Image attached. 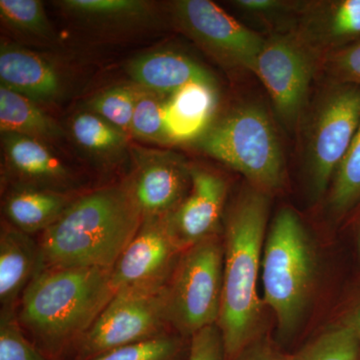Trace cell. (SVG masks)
Masks as SVG:
<instances>
[{
	"mask_svg": "<svg viewBox=\"0 0 360 360\" xmlns=\"http://www.w3.org/2000/svg\"><path fill=\"white\" fill-rule=\"evenodd\" d=\"M143 220L129 176L78 194L37 240L39 269L112 267Z\"/></svg>",
	"mask_w": 360,
	"mask_h": 360,
	"instance_id": "6da1fadb",
	"label": "cell"
},
{
	"mask_svg": "<svg viewBox=\"0 0 360 360\" xmlns=\"http://www.w3.org/2000/svg\"><path fill=\"white\" fill-rule=\"evenodd\" d=\"M112 267L40 269L16 309L27 338L51 360H66L115 291Z\"/></svg>",
	"mask_w": 360,
	"mask_h": 360,
	"instance_id": "7a4b0ae2",
	"label": "cell"
},
{
	"mask_svg": "<svg viewBox=\"0 0 360 360\" xmlns=\"http://www.w3.org/2000/svg\"><path fill=\"white\" fill-rule=\"evenodd\" d=\"M269 194L250 186L241 191L224 219V292L217 326L226 360L257 340L262 321L258 295L269 219Z\"/></svg>",
	"mask_w": 360,
	"mask_h": 360,
	"instance_id": "3957f363",
	"label": "cell"
},
{
	"mask_svg": "<svg viewBox=\"0 0 360 360\" xmlns=\"http://www.w3.org/2000/svg\"><path fill=\"white\" fill-rule=\"evenodd\" d=\"M316 274L315 251L302 219L283 208L265 236L262 260L264 302L276 315L283 338L295 333L311 298Z\"/></svg>",
	"mask_w": 360,
	"mask_h": 360,
	"instance_id": "277c9868",
	"label": "cell"
},
{
	"mask_svg": "<svg viewBox=\"0 0 360 360\" xmlns=\"http://www.w3.org/2000/svg\"><path fill=\"white\" fill-rule=\"evenodd\" d=\"M198 148L236 170L251 186L269 194L281 188L284 160L276 127L259 106L248 104L231 111L198 139Z\"/></svg>",
	"mask_w": 360,
	"mask_h": 360,
	"instance_id": "5b68a950",
	"label": "cell"
},
{
	"mask_svg": "<svg viewBox=\"0 0 360 360\" xmlns=\"http://www.w3.org/2000/svg\"><path fill=\"white\" fill-rule=\"evenodd\" d=\"M224 260L222 234L182 251L167 284V319L174 333L189 340L219 322Z\"/></svg>",
	"mask_w": 360,
	"mask_h": 360,
	"instance_id": "8992f818",
	"label": "cell"
},
{
	"mask_svg": "<svg viewBox=\"0 0 360 360\" xmlns=\"http://www.w3.org/2000/svg\"><path fill=\"white\" fill-rule=\"evenodd\" d=\"M174 333L167 319V285L116 291L66 360H89Z\"/></svg>",
	"mask_w": 360,
	"mask_h": 360,
	"instance_id": "52a82bcc",
	"label": "cell"
},
{
	"mask_svg": "<svg viewBox=\"0 0 360 360\" xmlns=\"http://www.w3.org/2000/svg\"><path fill=\"white\" fill-rule=\"evenodd\" d=\"M360 127V86L328 82L310 112L304 134L305 170L316 198L331 180Z\"/></svg>",
	"mask_w": 360,
	"mask_h": 360,
	"instance_id": "ba28073f",
	"label": "cell"
},
{
	"mask_svg": "<svg viewBox=\"0 0 360 360\" xmlns=\"http://www.w3.org/2000/svg\"><path fill=\"white\" fill-rule=\"evenodd\" d=\"M319 60L290 30L265 39L253 72L269 92L279 120L288 129L300 122Z\"/></svg>",
	"mask_w": 360,
	"mask_h": 360,
	"instance_id": "9c48e42d",
	"label": "cell"
},
{
	"mask_svg": "<svg viewBox=\"0 0 360 360\" xmlns=\"http://www.w3.org/2000/svg\"><path fill=\"white\" fill-rule=\"evenodd\" d=\"M174 8L181 32L220 65L255 71L264 37L208 0H180Z\"/></svg>",
	"mask_w": 360,
	"mask_h": 360,
	"instance_id": "30bf717a",
	"label": "cell"
},
{
	"mask_svg": "<svg viewBox=\"0 0 360 360\" xmlns=\"http://www.w3.org/2000/svg\"><path fill=\"white\" fill-rule=\"evenodd\" d=\"M167 217L142 220L139 231L111 270L115 292L127 288L167 285L182 252L170 236Z\"/></svg>",
	"mask_w": 360,
	"mask_h": 360,
	"instance_id": "8fae6325",
	"label": "cell"
},
{
	"mask_svg": "<svg viewBox=\"0 0 360 360\" xmlns=\"http://www.w3.org/2000/svg\"><path fill=\"white\" fill-rule=\"evenodd\" d=\"M191 180L186 198L167 217L170 236L181 251L220 236L224 229L227 195L224 177L205 168L191 167Z\"/></svg>",
	"mask_w": 360,
	"mask_h": 360,
	"instance_id": "7c38bea8",
	"label": "cell"
},
{
	"mask_svg": "<svg viewBox=\"0 0 360 360\" xmlns=\"http://www.w3.org/2000/svg\"><path fill=\"white\" fill-rule=\"evenodd\" d=\"M129 177L143 219L168 217L191 188V167L169 151L137 150Z\"/></svg>",
	"mask_w": 360,
	"mask_h": 360,
	"instance_id": "4fadbf2b",
	"label": "cell"
},
{
	"mask_svg": "<svg viewBox=\"0 0 360 360\" xmlns=\"http://www.w3.org/2000/svg\"><path fill=\"white\" fill-rule=\"evenodd\" d=\"M290 30L321 63L328 54L360 39V0L300 4Z\"/></svg>",
	"mask_w": 360,
	"mask_h": 360,
	"instance_id": "5bb4252c",
	"label": "cell"
},
{
	"mask_svg": "<svg viewBox=\"0 0 360 360\" xmlns=\"http://www.w3.org/2000/svg\"><path fill=\"white\" fill-rule=\"evenodd\" d=\"M2 146L11 187L77 193L75 175L44 142L25 135L4 134Z\"/></svg>",
	"mask_w": 360,
	"mask_h": 360,
	"instance_id": "9a60e30c",
	"label": "cell"
},
{
	"mask_svg": "<svg viewBox=\"0 0 360 360\" xmlns=\"http://www.w3.org/2000/svg\"><path fill=\"white\" fill-rule=\"evenodd\" d=\"M1 86L34 103H51L63 92V79L51 61L25 47L2 44L0 49Z\"/></svg>",
	"mask_w": 360,
	"mask_h": 360,
	"instance_id": "2e32d148",
	"label": "cell"
},
{
	"mask_svg": "<svg viewBox=\"0 0 360 360\" xmlns=\"http://www.w3.org/2000/svg\"><path fill=\"white\" fill-rule=\"evenodd\" d=\"M127 73L137 86L165 98L193 82L217 84L205 66L186 54L172 51L137 56L127 65Z\"/></svg>",
	"mask_w": 360,
	"mask_h": 360,
	"instance_id": "e0dca14e",
	"label": "cell"
},
{
	"mask_svg": "<svg viewBox=\"0 0 360 360\" xmlns=\"http://www.w3.org/2000/svg\"><path fill=\"white\" fill-rule=\"evenodd\" d=\"M37 238L2 220L0 229V309H16L39 269Z\"/></svg>",
	"mask_w": 360,
	"mask_h": 360,
	"instance_id": "ac0fdd59",
	"label": "cell"
},
{
	"mask_svg": "<svg viewBox=\"0 0 360 360\" xmlns=\"http://www.w3.org/2000/svg\"><path fill=\"white\" fill-rule=\"evenodd\" d=\"M219 103L217 84L193 82L165 103V123L172 143L198 141L212 125Z\"/></svg>",
	"mask_w": 360,
	"mask_h": 360,
	"instance_id": "d6986e66",
	"label": "cell"
},
{
	"mask_svg": "<svg viewBox=\"0 0 360 360\" xmlns=\"http://www.w3.org/2000/svg\"><path fill=\"white\" fill-rule=\"evenodd\" d=\"M78 194V191L11 187L2 203L4 220L30 236H40L63 215Z\"/></svg>",
	"mask_w": 360,
	"mask_h": 360,
	"instance_id": "ffe728a7",
	"label": "cell"
},
{
	"mask_svg": "<svg viewBox=\"0 0 360 360\" xmlns=\"http://www.w3.org/2000/svg\"><path fill=\"white\" fill-rule=\"evenodd\" d=\"M1 134L25 135L49 143L63 139L65 132L39 104L0 85Z\"/></svg>",
	"mask_w": 360,
	"mask_h": 360,
	"instance_id": "44dd1931",
	"label": "cell"
},
{
	"mask_svg": "<svg viewBox=\"0 0 360 360\" xmlns=\"http://www.w3.org/2000/svg\"><path fill=\"white\" fill-rule=\"evenodd\" d=\"M73 18L94 25H129L150 15L148 2L139 0H65L59 2Z\"/></svg>",
	"mask_w": 360,
	"mask_h": 360,
	"instance_id": "7402d4cb",
	"label": "cell"
},
{
	"mask_svg": "<svg viewBox=\"0 0 360 360\" xmlns=\"http://www.w3.org/2000/svg\"><path fill=\"white\" fill-rule=\"evenodd\" d=\"M360 203V127L336 168L328 191L329 212L336 219H347Z\"/></svg>",
	"mask_w": 360,
	"mask_h": 360,
	"instance_id": "603a6c76",
	"label": "cell"
},
{
	"mask_svg": "<svg viewBox=\"0 0 360 360\" xmlns=\"http://www.w3.org/2000/svg\"><path fill=\"white\" fill-rule=\"evenodd\" d=\"M70 130L80 148L106 160L122 153L129 143V135L90 111L75 115L71 120Z\"/></svg>",
	"mask_w": 360,
	"mask_h": 360,
	"instance_id": "cb8c5ba5",
	"label": "cell"
},
{
	"mask_svg": "<svg viewBox=\"0 0 360 360\" xmlns=\"http://www.w3.org/2000/svg\"><path fill=\"white\" fill-rule=\"evenodd\" d=\"M0 18L11 32L39 40H51L53 32L39 0H1Z\"/></svg>",
	"mask_w": 360,
	"mask_h": 360,
	"instance_id": "d4e9b609",
	"label": "cell"
},
{
	"mask_svg": "<svg viewBox=\"0 0 360 360\" xmlns=\"http://www.w3.org/2000/svg\"><path fill=\"white\" fill-rule=\"evenodd\" d=\"M139 90L141 87L137 85L110 87L90 101L89 111L131 136L132 117Z\"/></svg>",
	"mask_w": 360,
	"mask_h": 360,
	"instance_id": "484cf974",
	"label": "cell"
},
{
	"mask_svg": "<svg viewBox=\"0 0 360 360\" xmlns=\"http://www.w3.org/2000/svg\"><path fill=\"white\" fill-rule=\"evenodd\" d=\"M176 333H169L112 350L89 360H187L189 341Z\"/></svg>",
	"mask_w": 360,
	"mask_h": 360,
	"instance_id": "4316f807",
	"label": "cell"
},
{
	"mask_svg": "<svg viewBox=\"0 0 360 360\" xmlns=\"http://www.w3.org/2000/svg\"><path fill=\"white\" fill-rule=\"evenodd\" d=\"M167 98L141 89L135 104L131 123V136L153 143H172L165 123Z\"/></svg>",
	"mask_w": 360,
	"mask_h": 360,
	"instance_id": "83f0119b",
	"label": "cell"
},
{
	"mask_svg": "<svg viewBox=\"0 0 360 360\" xmlns=\"http://www.w3.org/2000/svg\"><path fill=\"white\" fill-rule=\"evenodd\" d=\"M298 360H360V340L352 329L338 323L303 348Z\"/></svg>",
	"mask_w": 360,
	"mask_h": 360,
	"instance_id": "f1b7e54d",
	"label": "cell"
},
{
	"mask_svg": "<svg viewBox=\"0 0 360 360\" xmlns=\"http://www.w3.org/2000/svg\"><path fill=\"white\" fill-rule=\"evenodd\" d=\"M0 360H51L25 335L16 309H0Z\"/></svg>",
	"mask_w": 360,
	"mask_h": 360,
	"instance_id": "f546056e",
	"label": "cell"
},
{
	"mask_svg": "<svg viewBox=\"0 0 360 360\" xmlns=\"http://www.w3.org/2000/svg\"><path fill=\"white\" fill-rule=\"evenodd\" d=\"M319 68L326 71L329 82L360 86V39L322 58Z\"/></svg>",
	"mask_w": 360,
	"mask_h": 360,
	"instance_id": "4dcf8cb0",
	"label": "cell"
},
{
	"mask_svg": "<svg viewBox=\"0 0 360 360\" xmlns=\"http://www.w3.org/2000/svg\"><path fill=\"white\" fill-rule=\"evenodd\" d=\"M187 360H226L224 340L217 323L201 329L189 338Z\"/></svg>",
	"mask_w": 360,
	"mask_h": 360,
	"instance_id": "1f68e13d",
	"label": "cell"
},
{
	"mask_svg": "<svg viewBox=\"0 0 360 360\" xmlns=\"http://www.w3.org/2000/svg\"><path fill=\"white\" fill-rule=\"evenodd\" d=\"M232 6L248 15L262 20H271L285 13H296L300 8V2L281 1V0H236L231 2Z\"/></svg>",
	"mask_w": 360,
	"mask_h": 360,
	"instance_id": "d6a6232c",
	"label": "cell"
},
{
	"mask_svg": "<svg viewBox=\"0 0 360 360\" xmlns=\"http://www.w3.org/2000/svg\"><path fill=\"white\" fill-rule=\"evenodd\" d=\"M233 360H298V357L297 354L281 352L270 341L258 338L241 350Z\"/></svg>",
	"mask_w": 360,
	"mask_h": 360,
	"instance_id": "836d02e7",
	"label": "cell"
},
{
	"mask_svg": "<svg viewBox=\"0 0 360 360\" xmlns=\"http://www.w3.org/2000/svg\"><path fill=\"white\" fill-rule=\"evenodd\" d=\"M340 324L352 329L360 340V283L348 298Z\"/></svg>",
	"mask_w": 360,
	"mask_h": 360,
	"instance_id": "e575fe53",
	"label": "cell"
},
{
	"mask_svg": "<svg viewBox=\"0 0 360 360\" xmlns=\"http://www.w3.org/2000/svg\"><path fill=\"white\" fill-rule=\"evenodd\" d=\"M347 222L354 241L355 257L360 265V203L347 217Z\"/></svg>",
	"mask_w": 360,
	"mask_h": 360,
	"instance_id": "d590c367",
	"label": "cell"
}]
</instances>
